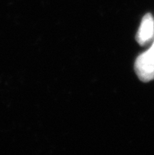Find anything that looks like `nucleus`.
<instances>
[{
    "mask_svg": "<svg viewBox=\"0 0 154 155\" xmlns=\"http://www.w3.org/2000/svg\"><path fill=\"white\" fill-rule=\"evenodd\" d=\"M154 36V19L152 16L147 14L142 20L140 27L136 34V40L140 45H146Z\"/></svg>",
    "mask_w": 154,
    "mask_h": 155,
    "instance_id": "2",
    "label": "nucleus"
},
{
    "mask_svg": "<svg viewBox=\"0 0 154 155\" xmlns=\"http://www.w3.org/2000/svg\"><path fill=\"white\" fill-rule=\"evenodd\" d=\"M135 69L139 78L143 82L154 79V42L150 48L136 59Z\"/></svg>",
    "mask_w": 154,
    "mask_h": 155,
    "instance_id": "1",
    "label": "nucleus"
}]
</instances>
